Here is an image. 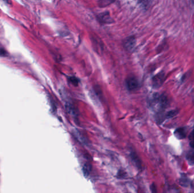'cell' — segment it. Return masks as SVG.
I'll use <instances>...</instances> for the list:
<instances>
[{
  "instance_id": "obj_2",
  "label": "cell",
  "mask_w": 194,
  "mask_h": 193,
  "mask_svg": "<svg viewBox=\"0 0 194 193\" xmlns=\"http://www.w3.org/2000/svg\"><path fill=\"white\" fill-rule=\"evenodd\" d=\"M126 86L129 91H134L138 88L139 83L135 77H128L126 80Z\"/></svg>"
},
{
  "instance_id": "obj_4",
  "label": "cell",
  "mask_w": 194,
  "mask_h": 193,
  "mask_svg": "<svg viewBox=\"0 0 194 193\" xmlns=\"http://www.w3.org/2000/svg\"><path fill=\"white\" fill-rule=\"evenodd\" d=\"M136 46V40L133 37H129L124 42V47L128 51L133 50Z\"/></svg>"
},
{
  "instance_id": "obj_10",
  "label": "cell",
  "mask_w": 194,
  "mask_h": 193,
  "mask_svg": "<svg viewBox=\"0 0 194 193\" xmlns=\"http://www.w3.org/2000/svg\"><path fill=\"white\" fill-rule=\"evenodd\" d=\"M92 169V167L89 164H85L83 167V173L85 176H88Z\"/></svg>"
},
{
  "instance_id": "obj_6",
  "label": "cell",
  "mask_w": 194,
  "mask_h": 193,
  "mask_svg": "<svg viewBox=\"0 0 194 193\" xmlns=\"http://www.w3.org/2000/svg\"><path fill=\"white\" fill-rule=\"evenodd\" d=\"M130 156H131V157L132 161L134 162V163L135 164V165L136 166L137 168L141 169L142 168L141 162V160L140 159V158L139 157V156H137V155L135 152H132L130 154Z\"/></svg>"
},
{
  "instance_id": "obj_12",
  "label": "cell",
  "mask_w": 194,
  "mask_h": 193,
  "mask_svg": "<svg viewBox=\"0 0 194 193\" xmlns=\"http://www.w3.org/2000/svg\"><path fill=\"white\" fill-rule=\"evenodd\" d=\"M150 191H151V193H157V187L156 186V185L153 183L150 186Z\"/></svg>"
},
{
  "instance_id": "obj_9",
  "label": "cell",
  "mask_w": 194,
  "mask_h": 193,
  "mask_svg": "<svg viewBox=\"0 0 194 193\" xmlns=\"http://www.w3.org/2000/svg\"><path fill=\"white\" fill-rule=\"evenodd\" d=\"M179 184L183 186L187 187L189 185V180L186 176H182L179 179Z\"/></svg>"
},
{
  "instance_id": "obj_5",
  "label": "cell",
  "mask_w": 194,
  "mask_h": 193,
  "mask_svg": "<svg viewBox=\"0 0 194 193\" xmlns=\"http://www.w3.org/2000/svg\"><path fill=\"white\" fill-rule=\"evenodd\" d=\"M187 130L186 127H179L174 131V135L178 139H183L186 137Z\"/></svg>"
},
{
  "instance_id": "obj_1",
  "label": "cell",
  "mask_w": 194,
  "mask_h": 193,
  "mask_svg": "<svg viewBox=\"0 0 194 193\" xmlns=\"http://www.w3.org/2000/svg\"><path fill=\"white\" fill-rule=\"evenodd\" d=\"M151 105L153 107H157L159 110H162L168 106V99L165 95L156 94L152 99Z\"/></svg>"
},
{
  "instance_id": "obj_8",
  "label": "cell",
  "mask_w": 194,
  "mask_h": 193,
  "mask_svg": "<svg viewBox=\"0 0 194 193\" xmlns=\"http://www.w3.org/2000/svg\"><path fill=\"white\" fill-rule=\"evenodd\" d=\"M186 159L191 165L194 164V150H191L187 153Z\"/></svg>"
},
{
  "instance_id": "obj_14",
  "label": "cell",
  "mask_w": 194,
  "mask_h": 193,
  "mask_svg": "<svg viewBox=\"0 0 194 193\" xmlns=\"http://www.w3.org/2000/svg\"></svg>"
},
{
  "instance_id": "obj_11",
  "label": "cell",
  "mask_w": 194,
  "mask_h": 193,
  "mask_svg": "<svg viewBox=\"0 0 194 193\" xmlns=\"http://www.w3.org/2000/svg\"><path fill=\"white\" fill-rule=\"evenodd\" d=\"M189 139L190 142V145L193 148H194V130L191 131V133L189 135Z\"/></svg>"
},
{
  "instance_id": "obj_3",
  "label": "cell",
  "mask_w": 194,
  "mask_h": 193,
  "mask_svg": "<svg viewBox=\"0 0 194 193\" xmlns=\"http://www.w3.org/2000/svg\"><path fill=\"white\" fill-rule=\"evenodd\" d=\"M164 78L165 75L163 72H160L157 74L153 77L152 79L153 86L156 88L160 87L164 81Z\"/></svg>"
},
{
  "instance_id": "obj_13",
  "label": "cell",
  "mask_w": 194,
  "mask_h": 193,
  "mask_svg": "<svg viewBox=\"0 0 194 193\" xmlns=\"http://www.w3.org/2000/svg\"><path fill=\"white\" fill-rule=\"evenodd\" d=\"M71 82L73 83L74 84H77L78 80L75 78H74V77L71 78Z\"/></svg>"
},
{
  "instance_id": "obj_7",
  "label": "cell",
  "mask_w": 194,
  "mask_h": 193,
  "mask_svg": "<svg viewBox=\"0 0 194 193\" xmlns=\"http://www.w3.org/2000/svg\"><path fill=\"white\" fill-rule=\"evenodd\" d=\"M99 19L102 22V23H109L111 22V17L108 13H102L99 16Z\"/></svg>"
}]
</instances>
